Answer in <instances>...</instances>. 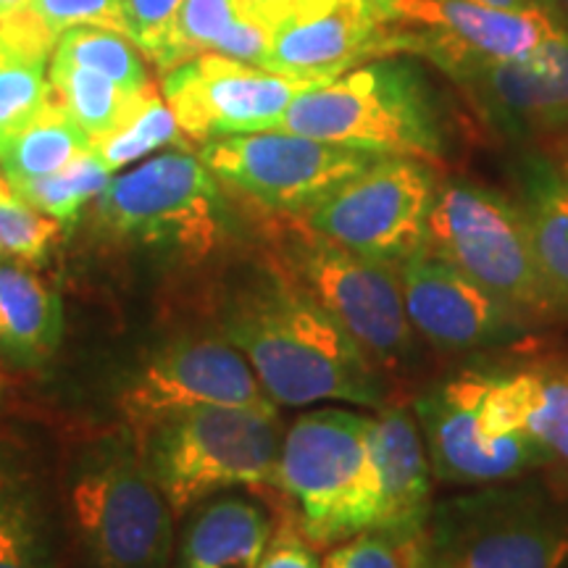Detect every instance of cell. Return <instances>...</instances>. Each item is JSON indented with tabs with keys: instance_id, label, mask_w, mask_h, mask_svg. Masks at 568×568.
<instances>
[{
	"instance_id": "6da1fadb",
	"label": "cell",
	"mask_w": 568,
	"mask_h": 568,
	"mask_svg": "<svg viewBox=\"0 0 568 568\" xmlns=\"http://www.w3.org/2000/svg\"><path fill=\"white\" fill-rule=\"evenodd\" d=\"M216 318L276 406H387L372 355L272 261L224 284Z\"/></svg>"
},
{
	"instance_id": "7a4b0ae2",
	"label": "cell",
	"mask_w": 568,
	"mask_h": 568,
	"mask_svg": "<svg viewBox=\"0 0 568 568\" xmlns=\"http://www.w3.org/2000/svg\"><path fill=\"white\" fill-rule=\"evenodd\" d=\"M276 130L379 155L437 163L445 122L435 90L408 59L382 55L297 95Z\"/></svg>"
},
{
	"instance_id": "3957f363",
	"label": "cell",
	"mask_w": 568,
	"mask_h": 568,
	"mask_svg": "<svg viewBox=\"0 0 568 568\" xmlns=\"http://www.w3.org/2000/svg\"><path fill=\"white\" fill-rule=\"evenodd\" d=\"M69 518L88 568H169L174 510L130 426L71 468Z\"/></svg>"
},
{
	"instance_id": "277c9868",
	"label": "cell",
	"mask_w": 568,
	"mask_h": 568,
	"mask_svg": "<svg viewBox=\"0 0 568 568\" xmlns=\"http://www.w3.org/2000/svg\"><path fill=\"white\" fill-rule=\"evenodd\" d=\"M426 247L443 255L529 329L568 318L539 268L516 201L466 180L439 182L426 226Z\"/></svg>"
},
{
	"instance_id": "5b68a950",
	"label": "cell",
	"mask_w": 568,
	"mask_h": 568,
	"mask_svg": "<svg viewBox=\"0 0 568 568\" xmlns=\"http://www.w3.org/2000/svg\"><path fill=\"white\" fill-rule=\"evenodd\" d=\"M372 416L347 408L303 414L284 432L274 485L293 503L316 548L379 527V487L368 456Z\"/></svg>"
},
{
	"instance_id": "8992f818",
	"label": "cell",
	"mask_w": 568,
	"mask_h": 568,
	"mask_svg": "<svg viewBox=\"0 0 568 568\" xmlns=\"http://www.w3.org/2000/svg\"><path fill=\"white\" fill-rule=\"evenodd\" d=\"M266 261L305 290L372 355L376 366H403L416 353L397 266L332 243L297 216H272Z\"/></svg>"
},
{
	"instance_id": "52a82bcc",
	"label": "cell",
	"mask_w": 568,
	"mask_h": 568,
	"mask_svg": "<svg viewBox=\"0 0 568 568\" xmlns=\"http://www.w3.org/2000/svg\"><path fill=\"white\" fill-rule=\"evenodd\" d=\"M282 437L276 408L245 406L184 410L138 435L174 516L222 489L274 485Z\"/></svg>"
},
{
	"instance_id": "ba28073f",
	"label": "cell",
	"mask_w": 568,
	"mask_h": 568,
	"mask_svg": "<svg viewBox=\"0 0 568 568\" xmlns=\"http://www.w3.org/2000/svg\"><path fill=\"white\" fill-rule=\"evenodd\" d=\"M92 216L119 243L187 261L209 258L230 237L224 184L190 148L163 151L113 176Z\"/></svg>"
},
{
	"instance_id": "9c48e42d",
	"label": "cell",
	"mask_w": 568,
	"mask_h": 568,
	"mask_svg": "<svg viewBox=\"0 0 568 568\" xmlns=\"http://www.w3.org/2000/svg\"><path fill=\"white\" fill-rule=\"evenodd\" d=\"M568 514L531 485H485L432 506L422 568H564Z\"/></svg>"
},
{
	"instance_id": "30bf717a",
	"label": "cell",
	"mask_w": 568,
	"mask_h": 568,
	"mask_svg": "<svg viewBox=\"0 0 568 568\" xmlns=\"http://www.w3.org/2000/svg\"><path fill=\"white\" fill-rule=\"evenodd\" d=\"M437 187L429 161L382 155L297 219L364 258L400 266L426 245Z\"/></svg>"
},
{
	"instance_id": "8fae6325",
	"label": "cell",
	"mask_w": 568,
	"mask_h": 568,
	"mask_svg": "<svg viewBox=\"0 0 568 568\" xmlns=\"http://www.w3.org/2000/svg\"><path fill=\"white\" fill-rule=\"evenodd\" d=\"M197 153L224 190L268 216H303L339 184L382 159L379 153L284 130L209 140Z\"/></svg>"
},
{
	"instance_id": "7c38bea8",
	"label": "cell",
	"mask_w": 568,
	"mask_h": 568,
	"mask_svg": "<svg viewBox=\"0 0 568 568\" xmlns=\"http://www.w3.org/2000/svg\"><path fill=\"white\" fill-rule=\"evenodd\" d=\"M487 372H466L416 397L414 416L432 474L445 485H500L542 468L539 450L527 435H497L487 414Z\"/></svg>"
},
{
	"instance_id": "4fadbf2b",
	"label": "cell",
	"mask_w": 568,
	"mask_h": 568,
	"mask_svg": "<svg viewBox=\"0 0 568 568\" xmlns=\"http://www.w3.org/2000/svg\"><path fill=\"white\" fill-rule=\"evenodd\" d=\"M408 53L445 71L508 138L568 132V30L516 59H479L435 45H414Z\"/></svg>"
},
{
	"instance_id": "5bb4252c",
	"label": "cell",
	"mask_w": 568,
	"mask_h": 568,
	"mask_svg": "<svg viewBox=\"0 0 568 568\" xmlns=\"http://www.w3.org/2000/svg\"><path fill=\"white\" fill-rule=\"evenodd\" d=\"M203 406L276 408L245 355L222 335H190L163 345L130 376L119 395V410L134 435L163 418Z\"/></svg>"
},
{
	"instance_id": "9a60e30c",
	"label": "cell",
	"mask_w": 568,
	"mask_h": 568,
	"mask_svg": "<svg viewBox=\"0 0 568 568\" xmlns=\"http://www.w3.org/2000/svg\"><path fill=\"white\" fill-rule=\"evenodd\" d=\"M314 88L316 82L301 77L203 53L166 71L161 92L184 138L203 145L230 134L276 130L290 103Z\"/></svg>"
},
{
	"instance_id": "2e32d148",
	"label": "cell",
	"mask_w": 568,
	"mask_h": 568,
	"mask_svg": "<svg viewBox=\"0 0 568 568\" xmlns=\"http://www.w3.org/2000/svg\"><path fill=\"white\" fill-rule=\"evenodd\" d=\"M408 322L416 335L445 351H481L529 335L495 297L429 247L397 266Z\"/></svg>"
},
{
	"instance_id": "e0dca14e",
	"label": "cell",
	"mask_w": 568,
	"mask_h": 568,
	"mask_svg": "<svg viewBox=\"0 0 568 568\" xmlns=\"http://www.w3.org/2000/svg\"><path fill=\"white\" fill-rule=\"evenodd\" d=\"M395 24L416 27L397 32L395 55L414 45H435L479 59H516L566 32L560 11H503L468 0H393Z\"/></svg>"
},
{
	"instance_id": "ac0fdd59",
	"label": "cell",
	"mask_w": 568,
	"mask_h": 568,
	"mask_svg": "<svg viewBox=\"0 0 568 568\" xmlns=\"http://www.w3.org/2000/svg\"><path fill=\"white\" fill-rule=\"evenodd\" d=\"M393 24L372 0H339L314 17L282 24L261 69L326 84L358 63L395 55Z\"/></svg>"
},
{
	"instance_id": "d6986e66",
	"label": "cell",
	"mask_w": 568,
	"mask_h": 568,
	"mask_svg": "<svg viewBox=\"0 0 568 568\" xmlns=\"http://www.w3.org/2000/svg\"><path fill=\"white\" fill-rule=\"evenodd\" d=\"M368 456L379 487V527L424 529L432 506V464L414 410L385 406L368 424Z\"/></svg>"
},
{
	"instance_id": "ffe728a7",
	"label": "cell",
	"mask_w": 568,
	"mask_h": 568,
	"mask_svg": "<svg viewBox=\"0 0 568 568\" xmlns=\"http://www.w3.org/2000/svg\"><path fill=\"white\" fill-rule=\"evenodd\" d=\"M489 374L508 422L535 443L542 468L568 489V364L537 361Z\"/></svg>"
},
{
	"instance_id": "44dd1931",
	"label": "cell",
	"mask_w": 568,
	"mask_h": 568,
	"mask_svg": "<svg viewBox=\"0 0 568 568\" xmlns=\"http://www.w3.org/2000/svg\"><path fill=\"white\" fill-rule=\"evenodd\" d=\"M63 337L61 295L24 261L0 258V353L13 366L38 368Z\"/></svg>"
},
{
	"instance_id": "7402d4cb",
	"label": "cell",
	"mask_w": 568,
	"mask_h": 568,
	"mask_svg": "<svg viewBox=\"0 0 568 568\" xmlns=\"http://www.w3.org/2000/svg\"><path fill=\"white\" fill-rule=\"evenodd\" d=\"M272 531V518L258 503L219 497L190 516L180 568H258Z\"/></svg>"
},
{
	"instance_id": "603a6c76",
	"label": "cell",
	"mask_w": 568,
	"mask_h": 568,
	"mask_svg": "<svg viewBox=\"0 0 568 568\" xmlns=\"http://www.w3.org/2000/svg\"><path fill=\"white\" fill-rule=\"evenodd\" d=\"M53 45L19 13L0 21V148L51 101Z\"/></svg>"
},
{
	"instance_id": "cb8c5ba5",
	"label": "cell",
	"mask_w": 568,
	"mask_h": 568,
	"mask_svg": "<svg viewBox=\"0 0 568 568\" xmlns=\"http://www.w3.org/2000/svg\"><path fill=\"white\" fill-rule=\"evenodd\" d=\"M518 209L539 268L568 311V182L552 161L527 159L518 169Z\"/></svg>"
},
{
	"instance_id": "d4e9b609",
	"label": "cell",
	"mask_w": 568,
	"mask_h": 568,
	"mask_svg": "<svg viewBox=\"0 0 568 568\" xmlns=\"http://www.w3.org/2000/svg\"><path fill=\"white\" fill-rule=\"evenodd\" d=\"M90 138L59 103L48 101L38 116L0 148V172L9 187L61 172L90 153Z\"/></svg>"
},
{
	"instance_id": "484cf974",
	"label": "cell",
	"mask_w": 568,
	"mask_h": 568,
	"mask_svg": "<svg viewBox=\"0 0 568 568\" xmlns=\"http://www.w3.org/2000/svg\"><path fill=\"white\" fill-rule=\"evenodd\" d=\"M0 568H59L51 510L30 479L0 477Z\"/></svg>"
},
{
	"instance_id": "4316f807",
	"label": "cell",
	"mask_w": 568,
	"mask_h": 568,
	"mask_svg": "<svg viewBox=\"0 0 568 568\" xmlns=\"http://www.w3.org/2000/svg\"><path fill=\"white\" fill-rule=\"evenodd\" d=\"M48 82H51V98L88 134L90 145L122 126L142 98V90L130 92L103 77L101 71L53 59V55L48 67Z\"/></svg>"
},
{
	"instance_id": "83f0119b",
	"label": "cell",
	"mask_w": 568,
	"mask_h": 568,
	"mask_svg": "<svg viewBox=\"0 0 568 568\" xmlns=\"http://www.w3.org/2000/svg\"><path fill=\"white\" fill-rule=\"evenodd\" d=\"M187 142L190 140L184 138L180 124H176L163 92L155 84H148L130 119L111 134H105L103 140L92 142L90 153L113 174L134 161L145 159V155L166 151L172 145L187 148Z\"/></svg>"
},
{
	"instance_id": "f1b7e54d",
	"label": "cell",
	"mask_w": 568,
	"mask_h": 568,
	"mask_svg": "<svg viewBox=\"0 0 568 568\" xmlns=\"http://www.w3.org/2000/svg\"><path fill=\"white\" fill-rule=\"evenodd\" d=\"M113 174L103 166L95 155L88 153L82 159L71 161L61 172L40 176V180L13 184L11 193L21 203L32 205L34 211L45 213L48 219L61 226H71L88 209L103 195Z\"/></svg>"
},
{
	"instance_id": "f546056e",
	"label": "cell",
	"mask_w": 568,
	"mask_h": 568,
	"mask_svg": "<svg viewBox=\"0 0 568 568\" xmlns=\"http://www.w3.org/2000/svg\"><path fill=\"white\" fill-rule=\"evenodd\" d=\"M53 59L101 71L130 92H140L151 84L140 48L124 32L109 27H71L55 40Z\"/></svg>"
},
{
	"instance_id": "4dcf8cb0",
	"label": "cell",
	"mask_w": 568,
	"mask_h": 568,
	"mask_svg": "<svg viewBox=\"0 0 568 568\" xmlns=\"http://www.w3.org/2000/svg\"><path fill=\"white\" fill-rule=\"evenodd\" d=\"M240 19L234 0H182L153 63L163 74L203 53H216Z\"/></svg>"
},
{
	"instance_id": "1f68e13d",
	"label": "cell",
	"mask_w": 568,
	"mask_h": 568,
	"mask_svg": "<svg viewBox=\"0 0 568 568\" xmlns=\"http://www.w3.org/2000/svg\"><path fill=\"white\" fill-rule=\"evenodd\" d=\"M424 529H366L322 560V568H422Z\"/></svg>"
},
{
	"instance_id": "d6a6232c",
	"label": "cell",
	"mask_w": 568,
	"mask_h": 568,
	"mask_svg": "<svg viewBox=\"0 0 568 568\" xmlns=\"http://www.w3.org/2000/svg\"><path fill=\"white\" fill-rule=\"evenodd\" d=\"M19 17L55 42L71 27H109L126 34L124 0H27Z\"/></svg>"
},
{
	"instance_id": "836d02e7",
	"label": "cell",
	"mask_w": 568,
	"mask_h": 568,
	"mask_svg": "<svg viewBox=\"0 0 568 568\" xmlns=\"http://www.w3.org/2000/svg\"><path fill=\"white\" fill-rule=\"evenodd\" d=\"M61 237V224L21 203L17 195L0 197V258L38 266Z\"/></svg>"
},
{
	"instance_id": "e575fe53",
	"label": "cell",
	"mask_w": 568,
	"mask_h": 568,
	"mask_svg": "<svg viewBox=\"0 0 568 568\" xmlns=\"http://www.w3.org/2000/svg\"><path fill=\"white\" fill-rule=\"evenodd\" d=\"M180 3L182 0H124L126 38L140 48L142 55L153 59Z\"/></svg>"
},
{
	"instance_id": "d590c367",
	"label": "cell",
	"mask_w": 568,
	"mask_h": 568,
	"mask_svg": "<svg viewBox=\"0 0 568 568\" xmlns=\"http://www.w3.org/2000/svg\"><path fill=\"white\" fill-rule=\"evenodd\" d=\"M258 568H322L316 545L303 535L295 514H287L272 531Z\"/></svg>"
},
{
	"instance_id": "8d00e7d4",
	"label": "cell",
	"mask_w": 568,
	"mask_h": 568,
	"mask_svg": "<svg viewBox=\"0 0 568 568\" xmlns=\"http://www.w3.org/2000/svg\"><path fill=\"white\" fill-rule=\"evenodd\" d=\"M234 3H237L240 17L266 27L274 34L287 21L314 17L337 6L339 0H234Z\"/></svg>"
},
{
	"instance_id": "74e56055",
	"label": "cell",
	"mask_w": 568,
	"mask_h": 568,
	"mask_svg": "<svg viewBox=\"0 0 568 568\" xmlns=\"http://www.w3.org/2000/svg\"><path fill=\"white\" fill-rule=\"evenodd\" d=\"M468 3L489 6V9L503 11H558L552 0H468Z\"/></svg>"
},
{
	"instance_id": "f35d334b",
	"label": "cell",
	"mask_w": 568,
	"mask_h": 568,
	"mask_svg": "<svg viewBox=\"0 0 568 568\" xmlns=\"http://www.w3.org/2000/svg\"><path fill=\"white\" fill-rule=\"evenodd\" d=\"M558 172L566 176L568 182V132H564V140H560V153H558V161H556Z\"/></svg>"
},
{
	"instance_id": "ab89813d",
	"label": "cell",
	"mask_w": 568,
	"mask_h": 568,
	"mask_svg": "<svg viewBox=\"0 0 568 568\" xmlns=\"http://www.w3.org/2000/svg\"><path fill=\"white\" fill-rule=\"evenodd\" d=\"M372 3L379 6L385 13H389V9H393V0H372ZM389 19H393V13H389Z\"/></svg>"
},
{
	"instance_id": "60d3db41",
	"label": "cell",
	"mask_w": 568,
	"mask_h": 568,
	"mask_svg": "<svg viewBox=\"0 0 568 568\" xmlns=\"http://www.w3.org/2000/svg\"><path fill=\"white\" fill-rule=\"evenodd\" d=\"M13 193H11V187H9V182L3 180V174H0V197H11Z\"/></svg>"
},
{
	"instance_id": "b9f144b4",
	"label": "cell",
	"mask_w": 568,
	"mask_h": 568,
	"mask_svg": "<svg viewBox=\"0 0 568 568\" xmlns=\"http://www.w3.org/2000/svg\"><path fill=\"white\" fill-rule=\"evenodd\" d=\"M27 0H6V6H9V13H13V11H19L21 6H24Z\"/></svg>"
},
{
	"instance_id": "7bdbcfd3",
	"label": "cell",
	"mask_w": 568,
	"mask_h": 568,
	"mask_svg": "<svg viewBox=\"0 0 568 568\" xmlns=\"http://www.w3.org/2000/svg\"><path fill=\"white\" fill-rule=\"evenodd\" d=\"M552 3L558 6V11L564 13V19H566L568 17V0H552Z\"/></svg>"
},
{
	"instance_id": "ee69618b",
	"label": "cell",
	"mask_w": 568,
	"mask_h": 568,
	"mask_svg": "<svg viewBox=\"0 0 568 568\" xmlns=\"http://www.w3.org/2000/svg\"><path fill=\"white\" fill-rule=\"evenodd\" d=\"M9 17V6H6V0H0V21Z\"/></svg>"
}]
</instances>
